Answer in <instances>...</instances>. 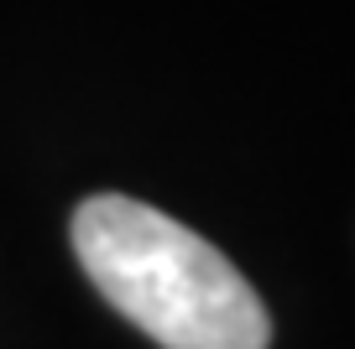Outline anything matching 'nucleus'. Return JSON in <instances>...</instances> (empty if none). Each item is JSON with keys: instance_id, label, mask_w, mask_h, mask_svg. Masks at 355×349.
Returning <instances> with one entry per match:
<instances>
[{"instance_id": "f257e3e1", "label": "nucleus", "mask_w": 355, "mask_h": 349, "mask_svg": "<svg viewBox=\"0 0 355 349\" xmlns=\"http://www.w3.org/2000/svg\"><path fill=\"white\" fill-rule=\"evenodd\" d=\"M73 251L105 303L121 307L162 349H266L256 287L189 224L121 193L84 198L73 214Z\"/></svg>"}]
</instances>
